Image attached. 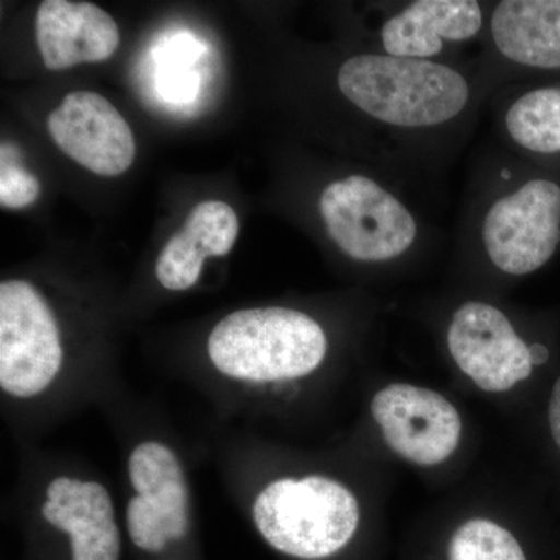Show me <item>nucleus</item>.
<instances>
[{"label":"nucleus","instance_id":"1","mask_svg":"<svg viewBox=\"0 0 560 560\" xmlns=\"http://www.w3.org/2000/svg\"><path fill=\"white\" fill-rule=\"evenodd\" d=\"M499 143L471 171L456 245L504 278L539 271L560 246V183Z\"/></svg>","mask_w":560,"mask_h":560},{"label":"nucleus","instance_id":"2","mask_svg":"<svg viewBox=\"0 0 560 560\" xmlns=\"http://www.w3.org/2000/svg\"><path fill=\"white\" fill-rule=\"evenodd\" d=\"M410 187L363 165L319 190L316 210L331 245L368 268H389L436 242Z\"/></svg>","mask_w":560,"mask_h":560},{"label":"nucleus","instance_id":"3","mask_svg":"<svg viewBox=\"0 0 560 560\" xmlns=\"http://www.w3.org/2000/svg\"><path fill=\"white\" fill-rule=\"evenodd\" d=\"M327 348L318 320L289 307L231 313L208 341L210 360L221 374L257 383L312 374L326 359Z\"/></svg>","mask_w":560,"mask_h":560},{"label":"nucleus","instance_id":"4","mask_svg":"<svg viewBox=\"0 0 560 560\" xmlns=\"http://www.w3.org/2000/svg\"><path fill=\"white\" fill-rule=\"evenodd\" d=\"M254 522L272 548L294 558H329L348 545L360 522L353 493L330 478H283L257 497Z\"/></svg>","mask_w":560,"mask_h":560},{"label":"nucleus","instance_id":"5","mask_svg":"<svg viewBox=\"0 0 560 560\" xmlns=\"http://www.w3.org/2000/svg\"><path fill=\"white\" fill-rule=\"evenodd\" d=\"M360 49L400 60L466 61V51L481 50L490 2L480 0H408L368 5Z\"/></svg>","mask_w":560,"mask_h":560},{"label":"nucleus","instance_id":"6","mask_svg":"<svg viewBox=\"0 0 560 560\" xmlns=\"http://www.w3.org/2000/svg\"><path fill=\"white\" fill-rule=\"evenodd\" d=\"M478 58L495 94L536 73L560 72V0L490 2Z\"/></svg>","mask_w":560,"mask_h":560},{"label":"nucleus","instance_id":"7","mask_svg":"<svg viewBox=\"0 0 560 560\" xmlns=\"http://www.w3.org/2000/svg\"><path fill=\"white\" fill-rule=\"evenodd\" d=\"M62 363L57 320L25 280L0 283V386L16 397L47 388Z\"/></svg>","mask_w":560,"mask_h":560},{"label":"nucleus","instance_id":"8","mask_svg":"<svg viewBox=\"0 0 560 560\" xmlns=\"http://www.w3.org/2000/svg\"><path fill=\"white\" fill-rule=\"evenodd\" d=\"M453 361L486 393H503L533 374L529 348L503 308L470 300L453 312L445 330Z\"/></svg>","mask_w":560,"mask_h":560},{"label":"nucleus","instance_id":"9","mask_svg":"<svg viewBox=\"0 0 560 560\" xmlns=\"http://www.w3.org/2000/svg\"><path fill=\"white\" fill-rule=\"evenodd\" d=\"M371 411L390 451L412 464L438 466L458 447L459 412L436 390L390 383L375 394Z\"/></svg>","mask_w":560,"mask_h":560},{"label":"nucleus","instance_id":"10","mask_svg":"<svg viewBox=\"0 0 560 560\" xmlns=\"http://www.w3.org/2000/svg\"><path fill=\"white\" fill-rule=\"evenodd\" d=\"M58 149L88 171L119 176L136 156L130 125L113 103L95 92H70L47 119Z\"/></svg>","mask_w":560,"mask_h":560},{"label":"nucleus","instance_id":"11","mask_svg":"<svg viewBox=\"0 0 560 560\" xmlns=\"http://www.w3.org/2000/svg\"><path fill=\"white\" fill-rule=\"evenodd\" d=\"M35 31L40 57L50 70L108 60L120 44L116 21L90 2L46 0L36 13Z\"/></svg>","mask_w":560,"mask_h":560},{"label":"nucleus","instance_id":"12","mask_svg":"<svg viewBox=\"0 0 560 560\" xmlns=\"http://www.w3.org/2000/svg\"><path fill=\"white\" fill-rule=\"evenodd\" d=\"M500 145L539 164L560 156V83H521L490 98Z\"/></svg>","mask_w":560,"mask_h":560},{"label":"nucleus","instance_id":"13","mask_svg":"<svg viewBox=\"0 0 560 560\" xmlns=\"http://www.w3.org/2000/svg\"><path fill=\"white\" fill-rule=\"evenodd\" d=\"M238 217L228 202L195 206L183 230L165 243L156 261V278L164 289L189 290L198 282L208 257H223L237 241Z\"/></svg>","mask_w":560,"mask_h":560},{"label":"nucleus","instance_id":"14","mask_svg":"<svg viewBox=\"0 0 560 560\" xmlns=\"http://www.w3.org/2000/svg\"><path fill=\"white\" fill-rule=\"evenodd\" d=\"M448 560H526L518 540L499 523L471 518L453 533Z\"/></svg>","mask_w":560,"mask_h":560},{"label":"nucleus","instance_id":"15","mask_svg":"<svg viewBox=\"0 0 560 560\" xmlns=\"http://www.w3.org/2000/svg\"><path fill=\"white\" fill-rule=\"evenodd\" d=\"M130 478L138 495L149 497L164 482L184 480L175 453L160 442H143L130 456Z\"/></svg>","mask_w":560,"mask_h":560},{"label":"nucleus","instance_id":"16","mask_svg":"<svg viewBox=\"0 0 560 560\" xmlns=\"http://www.w3.org/2000/svg\"><path fill=\"white\" fill-rule=\"evenodd\" d=\"M11 143L2 145L0 162V205L2 208L22 209L38 200L40 184L35 175L25 171L16 156Z\"/></svg>","mask_w":560,"mask_h":560},{"label":"nucleus","instance_id":"17","mask_svg":"<svg viewBox=\"0 0 560 560\" xmlns=\"http://www.w3.org/2000/svg\"><path fill=\"white\" fill-rule=\"evenodd\" d=\"M127 523L136 547L150 552L164 550L168 540L164 518L143 497L136 495L131 499L127 510Z\"/></svg>","mask_w":560,"mask_h":560},{"label":"nucleus","instance_id":"18","mask_svg":"<svg viewBox=\"0 0 560 560\" xmlns=\"http://www.w3.org/2000/svg\"><path fill=\"white\" fill-rule=\"evenodd\" d=\"M548 420H550L552 440H555L560 451V377L552 386Z\"/></svg>","mask_w":560,"mask_h":560},{"label":"nucleus","instance_id":"19","mask_svg":"<svg viewBox=\"0 0 560 560\" xmlns=\"http://www.w3.org/2000/svg\"><path fill=\"white\" fill-rule=\"evenodd\" d=\"M70 481L72 480L66 477L51 481L49 488H47V500L61 504L66 499V493H68Z\"/></svg>","mask_w":560,"mask_h":560},{"label":"nucleus","instance_id":"20","mask_svg":"<svg viewBox=\"0 0 560 560\" xmlns=\"http://www.w3.org/2000/svg\"><path fill=\"white\" fill-rule=\"evenodd\" d=\"M530 352V363L533 366H544L548 360H550V349L547 346L541 345V342H533L529 348Z\"/></svg>","mask_w":560,"mask_h":560}]
</instances>
